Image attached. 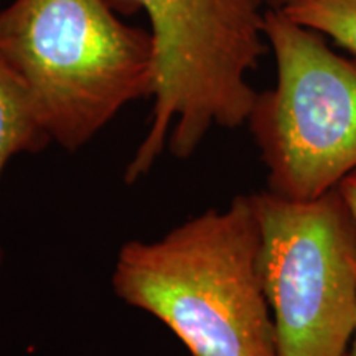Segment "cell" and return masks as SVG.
Instances as JSON below:
<instances>
[{
	"instance_id": "cell-4",
	"label": "cell",
	"mask_w": 356,
	"mask_h": 356,
	"mask_svg": "<svg viewBox=\"0 0 356 356\" xmlns=\"http://www.w3.org/2000/svg\"><path fill=\"white\" fill-rule=\"evenodd\" d=\"M274 88L257 92L248 127L267 168V191L312 202L356 172V63L282 10H264Z\"/></svg>"
},
{
	"instance_id": "cell-1",
	"label": "cell",
	"mask_w": 356,
	"mask_h": 356,
	"mask_svg": "<svg viewBox=\"0 0 356 356\" xmlns=\"http://www.w3.org/2000/svg\"><path fill=\"white\" fill-rule=\"evenodd\" d=\"M254 195L190 218L155 241L124 243L111 286L147 312L191 356H277L261 270Z\"/></svg>"
},
{
	"instance_id": "cell-2",
	"label": "cell",
	"mask_w": 356,
	"mask_h": 356,
	"mask_svg": "<svg viewBox=\"0 0 356 356\" xmlns=\"http://www.w3.org/2000/svg\"><path fill=\"white\" fill-rule=\"evenodd\" d=\"M0 56L29 89L51 144L78 152L134 101L152 97L150 32L109 0H12Z\"/></svg>"
},
{
	"instance_id": "cell-10",
	"label": "cell",
	"mask_w": 356,
	"mask_h": 356,
	"mask_svg": "<svg viewBox=\"0 0 356 356\" xmlns=\"http://www.w3.org/2000/svg\"><path fill=\"white\" fill-rule=\"evenodd\" d=\"M346 356H356V327H355L353 338H351V343H350V348H348V355H346Z\"/></svg>"
},
{
	"instance_id": "cell-7",
	"label": "cell",
	"mask_w": 356,
	"mask_h": 356,
	"mask_svg": "<svg viewBox=\"0 0 356 356\" xmlns=\"http://www.w3.org/2000/svg\"><path fill=\"white\" fill-rule=\"evenodd\" d=\"M282 12L356 55V0H293Z\"/></svg>"
},
{
	"instance_id": "cell-8",
	"label": "cell",
	"mask_w": 356,
	"mask_h": 356,
	"mask_svg": "<svg viewBox=\"0 0 356 356\" xmlns=\"http://www.w3.org/2000/svg\"><path fill=\"white\" fill-rule=\"evenodd\" d=\"M338 191H340L341 198L345 200L346 207L350 208L351 215H353V220L356 222V172H353L341 181L340 186H338Z\"/></svg>"
},
{
	"instance_id": "cell-9",
	"label": "cell",
	"mask_w": 356,
	"mask_h": 356,
	"mask_svg": "<svg viewBox=\"0 0 356 356\" xmlns=\"http://www.w3.org/2000/svg\"><path fill=\"white\" fill-rule=\"evenodd\" d=\"M259 7H264L266 10L267 8H274V10H282L286 8L289 3L293 2V0H254Z\"/></svg>"
},
{
	"instance_id": "cell-3",
	"label": "cell",
	"mask_w": 356,
	"mask_h": 356,
	"mask_svg": "<svg viewBox=\"0 0 356 356\" xmlns=\"http://www.w3.org/2000/svg\"><path fill=\"white\" fill-rule=\"evenodd\" d=\"M145 13L154 44V108L145 137L124 172L132 185L168 150L197 152L213 127L246 124L257 97L248 74L269 50L254 0H109Z\"/></svg>"
},
{
	"instance_id": "cell-6",
	"label": "cell",
	"mask_w": 356,
	"mask_h": 356,
	"mask_svg": "<svg viewBox=\"0 0 356 356\" xmlns=\"http://www.w3.org/2000/svg\"><path fill=\"white\" fill-rule=\"evenodd\" d=\"M51 144L29 89L0 56V177L13 157L38 154ZM3 251L0 248V269Z\"/></svg>"
},
{
	"instance_id": "cell-5",
	"label": "cell",
	"mask_w": 356,
	"mask_h": 356,
	"mask_svg": "<svg viewBox=\"0 0 356 356\" xmlns=\"http://www.w3.org/2000/svg\"><path fill=\"white\" fill-rule=\"evenodd\" d=\"M277 356H346L356 327V222L332 190L312 202L254 195Z\"/></svg>"
}]
</instances>
